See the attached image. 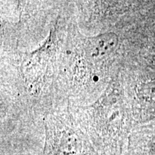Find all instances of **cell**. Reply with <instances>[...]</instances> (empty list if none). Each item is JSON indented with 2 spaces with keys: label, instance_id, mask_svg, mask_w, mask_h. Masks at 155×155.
Instances as JSON below:
<instances>
[{
  "label": "cell",
  "instance_id": "cell-1",
  "mask_svg": "<svg viewBox=\"0 0 155 155\" xmlns=\"http://www.w3.org/2000/svg\"><path fill=\"white\" fill-rule=\"evenodd\" d=\"M45 131L43 155H98L88 137L68 121L50 117Z\"/></svg>",
  "mask_w": 155,
  "mask_h": 155
},
{
  "label": "cell",
  "instance_id": "cell-2",
  "mask_svg": "<svg viewBox=\"0 0 155 155\" xmlns=\"http://www.w3.org/2000/svg\"><path fill=\"white\" fill-rule=\"evenodd\" d=\"M86 43V52L89 57L101 58L114 52L119 43V38L112 32H105L90 37Z\"/></svg>",
  "mask_w": 155,
  "mask_h": 155
}]
</instances>
